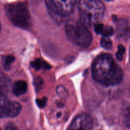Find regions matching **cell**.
Wrapping results in <instances>:
<instances>
[{
  "mask_svg": "<svg viewBox=\"0 0 130 130\" xmlns=\"http://www.w3.org/2000/svg\"><path fill=\"white\" fill-rule=\"evenodd\" d=\"M100 43H101L102 46L107 50L110 49L112 48V41L108 37H102V38L101 39Z\"/></svg>",
  "mask_w": 130,
  "mask_h": 130,
  "instance_id": "13",
  "label": "cell"
},
{
  "mask_svg": "<svg viewBox=\"0 0 130 130\" xmlns=\"http://www.w3.org/2000/svg\"><path fill=\"white\" fill-rule=\"evenodd\" d=\"M93 125V121L91 116L83 113L72 121L67 130H91Z\"/></svg>",
  "mask_w": 130,
  "mask_h": 130,
  "instance_id": "7",
  "label": "cell"
},
{
  "mask_svg": "<svg viewBox=\"0 0 130 130\" xmlns=\"http://www.w3.org/2000/svg\"><path fill=\"white\" fill-rule=\"evenodd\" d=\"M1 24H0V34H1Z\"/></svg>",
  "mask_w": 130,
  "mask_h": 130,
  "instance_id": "22",
  "label": "cell"
},
{
  "mask_svg": "<svg viewBox=\"0 0 130 130\" xmlns=\"http://www.w3.org/2000/svg\"><path fill=\"white\" fill-rule=\"evenodd\" d=\"M21 109L19 103L11 101L5 95H0V118L17 116Z\"/></svg>",
  "mask_w": 130,
  "mask_h": 130,
  "instance_id": "6",
  "label": "cell"
},
{
  "mask_svg": "<svg viewBox=\"0 0 130 130\" xmlns=\"http://www.w3.org/2000/svg\"><path fill=\"white\" fill-rule=\"evenodd\" d=\"M107 1H110V0H107Z\"/></svg>",
  "mask_w": 130,
  "mask_h": 130,
  "instance_id": "23",
  "label": "cell"
},
{
  "mask_svg": "<svg viewBox=\"0 0 130 130\" xmlns=\"http://www.w3.org/2000/svg\"><path fill=\"white\" fill-rule=\"evenodd\" d=\"M76 3V0H45L49 13L58 22L72 13Z\"/></svg>",
  "mask_w": 130,
  "mask_h": 130,
  "instance_id": "5",
  "label": "cell"
},
{
  "mask_svg": "<svg viewBox=\"0 0 130 130\" xmlns=\"http://www.w3.org/2000/svg\"><path fill=\"white\" fill-rule=\"evenodd\" d=\"M31 66L36 71H39L41 69H50L51 66L45 61H43L40 58H36L31 62Z\"/></svg>",
  "mask_w": 130,
  "mask_h": 130,
  "instance_id": "10",
  "label": "cell"
},
{
  "mask_svg": "<svg viewBox=\"0 0 130 130\" xmlns=\"http://www.w3.org/2000/svg\"><path fill=\"white\" fill-rule=\"evenodd\" d=\"M57 94L59 95L60 96H62L63 98L66 97L67 95V90L65 89L64 87H63L62 86H58L57 87Z\"/></svg>",
  "mask_w": 130,
  "mask_h": 130,
  "instance_id": "17",
  "label": "cell"
},
{
  "mask_svg": "<svg viewBox=\"0 0 130 130\" xmlns=\"http://www.w3.org/2000/svg\"><path fill=\"white\" fill-rule=\"evenodd\" d=\"M10 87V81L0 68V95H5L9 91Z\"/></svg>",
  "mask_w": 130,
  "mask_h": 130,
  "instance_id": "8",
  "label": "cell"
},
{
  "mask_svg": "<svg viewBox=\"0 0 130 130\" xmlns=\"http://www.w3.org/2000/svg\"><path fill=\"white\" fill-rule=\"evenodd\" d=\"M78 8L81 22L86 26L99 23L105 12V6L101 0H79Z\"/></svg>",
  "mask_w": 130,
  "mask_h": 130,
  "instance_id": "2",
  "label": "cell"
},
{
  "mask_svg": "<svg viewBox=\"0 0 130 130\" xmlns=\"http://www.w3.org/2000/svg\"><path fill=\"white\" fill-rule=\"evenodd\" d=\"M94 79L104 86H116L123 79L121 68L116 63L110 55L102 54L94 60L91 68Z\"/></svg>",
  "mask_w": 130,
  "mask_h": 130,
  "instance_id": "1",
  "label": "cell"
},
{
  "mask_svg": "<svg viewBox=\"0 0 130 130\" xmlns=\"http://www.w3.org/2000/svg\"><path fill=\"white\" fill-rule=\"evenodd\" d=\"M34 85L37 90H39L41 88V87L43 85V80L40 77H37L34 80Z\"/></svg>",
  "mask_w": 130,
  "mask_h": 130,
  "instance_id": "18",
  "label": "cell"
},
{
  "mask_svg": "<svg viewBox=\"0 0 130 130\" xmlns=\"http://www.w3.org/2000/svg\"><path fill=\"white\" fill-rule=\"evenodd\" d=\"M118 34L119 36H124L128 32V24L126 20H119L118 22Z\"/></svg>",
  "mask_w": 130,
  "mask_h": 130,
  "instance_id": "11",
  "label": "cell"
},
{
  "mask_svg": "<svg viewBox=\"0 0 130 130\" xmlns=\"http://www.w3.org/2000/svg\"><path fill=\"white\" fill-rule=\"evenodd\" d=\"M66 33L71 41L81 47H88L92 42V35L87 26L81 21L69 23L66 25Z\"/></svg>",
  "mask_w": 130,
  "mask_h": 130,
  "instance_id": "4",
  "label": "cell"
},
{
  "mask_svg": "<svg viewBox=\"0 0 130 130\" xmlns=\"http://www.w3.org/2000/svg\"><path fill=\"white\" fill-rule=\"evenodd\" d=\"M5 10L6 16L14 25L23 29L30 27L31 17L27 5L25 2L8 4Z\"/></svg>",
  "mask_w": 130,
  "mask_h": 130,
  "instance_id": "3",
  "label": "cell"
},
{
  "mask_svg": "<svg viewBox=\"0 0 130 130\" xmlns=\"http://www.w3.org/2000/svg\"><path fill=\"white\" fill-rule=\"evenodd\" d=\"M124 53H125V48L122 44H119L118 46V52L116 53V58L118 60L121 61L123 58Z\"/></svg>",
  "mask_w": 130,
  "mask_h": 130,
  "instance_id": "16",
  "label": "cell"
},
{
  "mask_svg": "<svg viewBox=\"0 0 130 130\" xmlns=\"http://www.w3.org/2000/svg\"><path fill=\"white\" fill-rule=\"evenodd\" d=\"M123 115H124V122L125 124L128 128L129 127V104L125 105L124 107V111H123Z\"/></svg>",
  "mask_w": 130,
  "mask_h": 130,
  "instance_id": "15",
  "label": "cell"
},
{
  "mask_svg": "<svg viewBox=\"0 0 130 130\" xmlns=\"http://www.w3.org/2000/svg\"><path fill=\"white\" fill-rule=\"evenodd\" d=\"M13 93L17 96H21L26 93L27 90V85L25 81L20 80L14 83L12 88Z\"/></svg>",
  "mask_w": 130,
  "mask_h": 130,
  "instance_id": "9",
  "label": "cell"
},
{
  "mask_svg": "<svg viewBox=\"0 0 130 130\" xmlns=\"http://www.w3.org/2000/svg\"><path fill=\"white\" fill-rule=\"evenodd\" d=\"M114 34V29L111 26H105L104 25V29H103L102 35H103V37H108L109 38L110 36H112Z\"/></svg>",
  "mask_w": 130,
  "mask_h": 130,
  "instance_id": "14",
  "label": "cell"
},
{
  "mask_svg": "<svg viewBox=\"0 0 130 130\" xmlns=\"http://www.w3.org/2000/svg\"><path fill=\"white\" fill-rule=\"evenodd\" d=\"M15 60V57L13 55H5L3 57L2 63L3 68L6 71H9L11 69V64Z\"/></svg>",
  "mask_w": 130,
  "mask_h": 130,
  "instance_id": "12",
  "label": "cell"
},
{
  "mask_svg": "<svg viewBox=\"0 0 130 130\" xmlns=\"http://www.w3.org/2000/svg\"><path fill=\"white\" fill-rule=\"evenodd\" d=\"M47 99L46 97L43 98L41 99H37L36 100V104L40 108H43L45 106L46 104Z\"/></svg>",
  "mask_w": 130,
  "mask_h": 130,
  "instance_id": "20",
  "label": "cell"
},
{
  "mask_svg": "<svg viewBox=\"0 0 130 130\" xmlns=\"http://www.w3.org/2000/svg\"><path fill=\"white\" fill-rule=\"evenodd\" d=\"M104 25L102 24H100V23H97V24H95V31L97 34H102L104 29Z\"/></svg>",
  "mask_w": 130,
  "mask_h": 130,
  "instance_id": "19",
  "label": "cell"
},
{
  "mask_svg": "<svg viewBox=\"0 0 130 130\" xmlns=\"http://www.w3.org/2000/svg\"><path fill=\"white\" fill-rule=\"evenodd\" d=\"M5 130H18V129L14 123H9L6 124Z\"/></svg>",
  "mask_w": 130,
  "mask_h": 130,
  "instance_id": "21",
  "label": "cell"
},
{
  "mask_svg": "<svg viewBox=\"0 0 130 130\" xmlns=\"http://www.w3.org/2000/svg\"><path fill=\"white\" fill-rule=\"evenodd\" d=\"M0 130H1V129H0Z\"/></svg>",
  "mask_w": 130,
  "mask_h": 130,
  "instance_id": "24",
  "label": "cell"
}]
</instances>
